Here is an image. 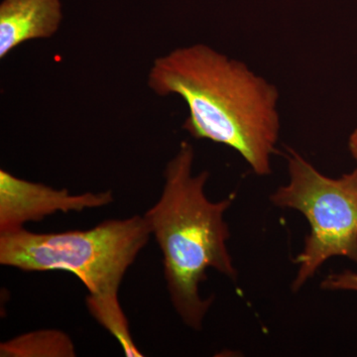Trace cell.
Listing matches in <instances>:
<instances>
[{
	"label": "cell",
	"instance_id": "1",
	"mask_svg": "<svg viewBox=\"0 0 357 357\" xmlns=\"http://www.w3.org/2000/svg\"><path fill=\"white\" fill-rule=\"evenodd\" d=\"M148 86L184 100V129L197 139L232 148L258 176L271 173L280 133L279 91L241 61L208 45L180 47L155 59Z\"/></svg>",
	"mask_w": 357,
	"mask_h": 357
},
{
	"label": "cell",
	"instance_id": "2",
	"mask_svg": "<svg viewBox=\"0 0 357 357\" xmlns=\"http://www.w3.org/2000/svg\"><path fill=\"white\" fill-rule=\"evenodd\" d=\"M194 160V147L183 141L167 164L161 196L143 217L163 256L174 309L185 326L201 331L213 301L199 295L206 270L213 268L232 281L238 276L227 248L230 232L223 218L236 195L210 201L204 192L210 174L192 175Z\"/></svg>",
	"mask_w": 357,
	"mask_h": 357
},
{
	"label": "cell",
	"instance_id": "3",
	"mask_svg": "<svg viewBox=\"0 0 357 357\" xmlns=\"http://www.w3.org/2000/svg\"><path fill=\"white\" fill-rule=\"evenodd\" d=\"M144 217L107 220L86 230L0 234V264L22 271H67L96 298H119L126 272L147 245Z\"/></svg>",
	"mask_w": 357,
	"mask_h": 357
},
{
	"label": "cell",
	"instance_id": "4",
	"mask_svg": "<svg viewBox=\"0 0 357 357\" xmlns=\"http://www.w3.org/2000/svg\"><path fill=\"white\" fill-rule=\"evenodd\" d=\"M289 182L270 196L274 206L300 211L311 227L298 265L293 292H298L330 258L342 256L357 264V168L330 178L288 148Z\"/></svg>",
	"mask_w": 357,
	"mask_h": 357
},
{
	"label": "cell",
	"instance_id": "5",
	"mask_svg": "<svg viewBox=\"0 0 357 357\" xmlns=\"http://www.w3.org/2000/svg\"><path fill=\"white\" fill-rule=\"evenodd\" d=\"M114 202L112 192L70 194L0 170V234L23 229L56 213H81Z\"/></svg>",
	"mask_w": 357,
	"mask_h": 357
},
{
	"label": "cell",
	"instance_id": "6",
	"mask_svg": "<svg viewBox=\"0 0 357 357\" xmlns=\"http://www.w3.org/2000/svg\"><path fill=\"white\" fill-rule=\"evenodd\" d=\"M62 20L61 0H3L0 4V59L26 42L51 38Z\"/></svg>",
	"mask_w": 357,
	"mask_h": 357
},
{
	"label": "cell",
	"instance_id": "7",
	"mask_svg": "<svg viewBox=\"0 0 357 357\" xmlns=\"http://www.w3.org/2000/svg\"><path fill=\"white\" fill-rule=\"evenodd\" d=\"M2 357H74V344L60 331H38L20 335L0 345Z\"/></svg>",
	"mask_w": 357,
	"mask_h": 357
},
{
	"label": "cell",
	"instance_id": "8",
	"mask_svg": "<svg viewBox=\"0 0 357 357\" xmlns=\"http://www.w3.org/2000/svg\"><path fill=\"white\" fill-rule=\"evenodd\" d=\"M86 304L91 317L119 342L126 356H143L134 342L128 319L119 298H96L89 295Z\"/></svg>",
	"mask_w": 357,
	"mask_h": 357
},
{
	"label": "cell",
	"instance_id": "9",
	"mask_svg": "<svg viewBox=\"0 0 357 357\" xmlns=\"http://www.w3.org/2000/svg\"><path fill=\"white\" fill-rule=\"evenodd\" d=\"M326 291H354L357 292V273L351 270L328 275L321 283Z\"/></svg>",
	"mask_w": 357,
	"mask_h": 357
},
{
	"label": "cell",
	"instance_id": "10",
	"mask_svg": "<svg viewBox=\"0 0 357 357\" xmlns=\"http://www.w3.org/2000/svg\"><path fill=\"white\" fill-rule=\"evenodd\" d=\"M349 149L351 151V156L357 162V126L352 131L349 138Z\"/></svg>",
	"mask_w": 357,
	"mask_h": 357
}]
</instances>
